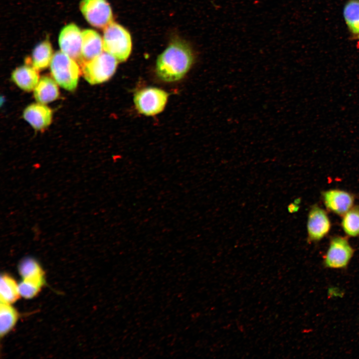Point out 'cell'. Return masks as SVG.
<instances>
[{"label": "cell", "mask_w": 359, "mask_h": 359, "mask_svg": "<svg viewBox=\"0 0 359 359\" xmlns=\"http://www.w3.org/2000/svg\"><path fill=\"white\" fill-rule=\"evenodd\" d=\"M193 61L194 55L188 44L181 40H174L158 56L156 74L166 82L178 81L189 71Z\"/></svg>", "instance_id": "cell-1"}, {"label": "cell", "mask_w": 359, "mask_h": 359, "mask_svg": "<svg viewBox=\"0 0 359 359\" xmlns=\"http://www.w3.org/2000/svg\"><path fill=\"white\" fill-rule=\"evenodd\" d=\"M103 44V50L120 62L126 61L131 52L130 34L124 27L114 21L104 28Z\"/></svg>", "instance_id": "cell-2"}, {"label": "cell", "mask_w": 359, "mask_h": 359, "mask_svg": "<svg viewBox=\"0 0 359 359\" xmlns=\"http://www.w3.org/2000/svg\"><path fill=\"white\" fill-rule=\"evenodd\" d=\"M50 71L56 83L68 91L74 90L80 69L77 62L62 51L56 52L50 63Z\"/></svg>", "instance_id": "cell-3"}, {"label": "cell", "mask_w": 359, "mask_h": 359, "mask_svg": "<svg viewBox=\"0 0 359 359\" xmlns=\"http://www.w3.org/2000/svg\"><path fill=\"white\" fill-rule=\"evenodd\" d=\"M118 60L113 55L104 52L81 67L85 79L90 84H100L110 79L115 73Z\"/></svg>", "instance_id": "cell-4"}, {"label": "cell", "mask_w": 359, "mask_h": 359, "mask_svg": "<svg viewBox=\"0 0 359 359\" xmlns=\"http://www.w3.org/2000/svg\"><path fill=\"white\" fill-rule=\"evenodd\" d=\"M169 94L155 87L144 88L134 96V103L138 112L147 116H154L162 112L167 103Z\"/></svg>", "instance_id": "cell-5"}, {"label": "cell", "mask_w": 359, "mask_h": 359, "mask_svg": "<svg viewBox=\"0 0 359 359\" xmlns=\"http://www.w3.org/2000/svg\"><path fill=\"white\" fill-rule=\"evenodd\" d=\"M354 253L348 239L342 236L331 239L327 251L323 257L325 267L332 269H343L347 267Z\"/></svg>", "instance_id": "cell-6"}, {"label": "cell", "mask_w": 359, "mask_h": 359, "mask_svg": "<svg viewBox=\"0 0 359 359\" xmlns=\"http://www.w3.org/2000/svg\"><path fill=\"white\" fill-rule=\"evenodd\" d=\"M80 8L86 20L95 27L105 28L113 21L112 10L106 0H82Z\"/></svg>", "instance_id": "cell-7"}, {"label": "cell", "mask_w": 359, "mask_h": 359, "mask_svg": "<svg viewBox=\"0 0 359 359\" xmlns=\"http://www.w3.org/2000/svg\"><path fill=\"white\" fill-rule=\"evenodd\" d=\"M59 44L62 52L80 65L81 62L82 32L73 23L64 26L59 36Z\"/></svg>", "instance_id": "cell-8"}, {"label": "cell", "mask_w": 359, "mask_h": 359, "mask_svg": "<svg viewBox=\"0 0 359 359\" xmlns=\"http://www.w3.org/2000/svg\"><path fill=\"white\" fill-rule=\"evenodd\" d=\"M331 222L327 212L317 205L310 209L307 220L308 239L317 241L322 239L329 232Z\"/></svg>", "instance_id": "cell-9"}, {"label": "cell", "mask_w": 359, "mask_h": 359, "mask_svg": "<svg viewBox=\"0 0 359 359\" xmlns=\"http://www.w3.org/2000/svg\"><path fill=\"white\" fill-rule=\"evenodd\" d=\"M323 199L326 207L334 213L343 215L353 206L354 196L346 191L332 189L323 192Z\"/></svg>", "instance_id": "cell-10"}, {"label": "cell", "mask_w": 359, "mask_h": 359, "mask_svg": "<svg viewBox=\"0 0 359 359\" xmlns=\"http://www.w3.org/2000/svg\"><path fill=\"white\" fill-rule=\"evenodd\" d=\"M23 117L34 129L42 131L51 124L52 111L43 104L33 103L25 108Z\"/></svg>", "instance_id": "cell-11"}, {"label": "cell", "mask_w": 359, "mask_h": 359, "mask_svg": "<svg viewBox=\"0 0 359 359\" xmlns=\"http://www.w3.org/2000/svg\"><path fill=\"white\" fill-rule=\"evenodd\" d=\"M82 44L81 67L102 53L103 40L99 34L92 29H85L82 32Z\"/></svg>", "instance_id": "cell-12"}, {"label": "cell", "mask_w": 359, "mask_h": 359, "mask_svg": "<svg viewBox=\"0 0 359 359\" xmlns=\"http://www.w3.org/2000/svg\"><path fill=\"white\" fill-rule=\"evenodd\" d=\"M13 82L20 89L29 92L34 90L39 81L37 70L28 65L15 68L11 74Z\"/></svg>", "instance_id": "cell-13"}, {"label": "cell", "mask_w": 359, "mask_h": 359, "mask_svg": "<svg viewBox=\"0 0 359 359\" xmlns=\"http://www.w3.org/2000/svg\"><path fill=\"white\" fill-rule=\"evenodd\" d=\"M57 83L48 76H42L34 89V96L39 103L46 104L52 102L59 96Z\"/></svg>", "instance_id": "cell-14"}, {"label": "cell", "mask_w": 359, "mask_h": 359, "mask_svg": "<svg viewBox=\"0 0 359 359\" xmlns=\"http://www.w3.org/2000/svg\"><path fill=\"white\" fill-rule=\"evenodd\" d=\"M52 48L49 40L46 39L38 44L33 49L30 58L26 59L27 65L37 70L47 68L52 59Z\"/></svg>", "instance_id": "cell-15"}, {"label": "cell", "mask_w": 359, "mask_h": 359, "mask_svg": "<svg viewBox=\"0 0 359 359\" xmlns=\"http://www.w3.org/2000/svg\"><path fill=\"white\" fill-rule=\"evenodd\" d=\"M19 272L22 280L43 286L44 281L43 272L39 264L34 258L27 257L23 259L19 265Z\"/></svg>", "instance_id": "cell-16"}, {"label": "cell", "mask_w": 359, "mask_h": 359, "mask_svg": "<svg viewBox=\"0 0 359 359\" xmlns=\"http://www.w3.org/2000/svg\"><path fill=\"white\" fill-rule=\"evenodd\" d=\"M20 296L18 284L10 276L3 274L0 277V302L12 304Z\"/></svg>", "instance_id": "cell-17"}, {"label": "cell", "mask_w": 359, "mask_h": 359, "mask_svg": "<svg viewBox=\"0 0 359 359\" xmlns=\"http://www.w3.org/2000/svg\"><path fill=\"white\" fill-rule=\"evenodd\" d=\"M18 318L16 310L11 304L0 302V333L1 336L5 335L15 325Z\"/></svg>", "instance_id": "cell-18"}, {"label": "cell", "mask_w": 359, "mask_h": 359, "mask_svg": "<svg viewBox=\"0 0 359 359\" xmlns=\"http://www.w3.org/2000/svg\"><path fill=\"white\" fill-rule=\"evenodd\" d=\"M344 17L346 24L354 34L359 33V0H349L344 6Z\"/></svg>", "instance_id": "cell-19"}, {"label": "cell", "mask_w": 359, "mask_h": 359, "mask_svg": "<svg viewBox=\"0 0 359 359\" xmlns=\"http://www.w3.org/2000/svg\"><path fill=\"white\" fill-rule=\"evenodd\" d=\"M342 226L349 236H359V205L352 207L343 215Z\"/></svg>", "instance_id": "cell-20"}, {"label": "cell", "mask_w": 359, "mask_h": 359, "mask_svg": "<svg viewBox=\"0 0 359 359\" xmlns=\"http://www.w3.org/2000/svg\"><path fill=\"white\" fill-rule=\"evenodd\" d=\"M42 286L38 283L22 280L18 284L19 295L27 299L33 298L39 292Z\"/></svg>", "instance_id": "cell-21"}, {"label": "cell", "mask_w": 359, "mask_h": 359, "mask_svg": "<svg viewBox=\"0 0 359 359\" xmlns=\"http://www.w3.org/2000/svg\"></svg>", "instance_id": "cell-22"}]
</instances>
